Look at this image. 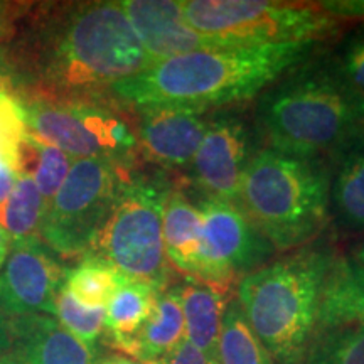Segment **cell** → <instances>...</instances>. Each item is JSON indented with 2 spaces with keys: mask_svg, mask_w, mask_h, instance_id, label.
<instances>
[{
  "mask_svg": "<svg viewBox=\"0 0 364 364\" xmlns=\"http://www.w3.org/2000/svg\"><path fill=\"white\" fill-rule=\"evenodd\" d=\"M26 34L6 58L21 81L19 100L110 98L122 81L154 65L120 2L36 7Z\"/></svg>",
  "mask_w": 364,
  "mask_h": 364,
  "instance_id": "cell-1",
  "label": "cell"
},
{
  "mask_svg": "<svg viewBox=\"0 0 364 364\" xmlns=\"http://www.w3.org/2000/svg\"><path fill=\"white\" fill-rule=\"evenodd\" d=\"M318 51L317 43L218 46L156 63L113 86L110 98L132 112L174 105L206 112L257 97Z\"/></svg>",
  "mask_w": 364,
  "mask_h": 364,
  "instance_id": "cell-2",
  "label": "cell"
},
{
  "mask_svg": "<svg viewBox=\"0 0 364 364\" xmlns=\"http://www.w3.org/2000/svg\"><path fill=\"white\" fill-rule=\"evenodd\" d=\"M364 130V100L329 59H307L260 95L255 132L263 147L324 159Z\"/></svg>",
  "mask_w": 364,
  "mask_h": 364,
  "instance_id": "cell-3",
  "label": "cell"
},
{
  "mask_svg": "<svg viewBox=\"0 0 364 364\" xmlns=\"http://www.w3.org/2000/svg\"><path fill=\"white\" fill-rule=\"evenodd\" d=\"M334 255L329 245H307L240 280L236 300L273 364H304Z\"/></svg>",
  "mask_w": 364,
  "mask_h": 364,
  "instance_id": "cell-4",
  "label": "cell"
},
{
  "mask_svg": "<svg viewBox=\"0 0 364 364\" xmlns=\"http://www.w3.org/2000/svg\"><path fill=\"white\" fill-rule=\"evenodd\" d=\"M238 206L273 248L307 247L331 218L329 162L258 149L241 179Z\"/></svg>",
  "mask_w": 364,
  "mask_h": 364,
  "instance_id": "cell-5",
  "label": "cell"
},
{
  "mask_svg": "<svg viewBox=\"0 0 364 364\" xmlns=\"http://www.w3.org/2000/svg\"><path fill=\"white\" fill-rule=\"evenodd\" d=\"M171 188L161 176H135L127 167L88 255L107 262L127 280L167 289L171 272L164 252L162 216Z\"/></svg>",
  "mask_w": 364,
  "mask_h": 364,
  "instance_id": "cell-6",
  "label": "cell"
},
{
  "mask_svg": "<svg viewBox=\"0 0 364 364\" xmlns=\"http://www.w3.org/2000/svg\"><path fill=\"white\" fill-rule=\"evenodd\" d=\"M184 19L220 46L317 43L341 34L344 21L318 4L263 0H188Z\"/></svg>",
  "mask_w": 364,
  "mask_h": 364,
  "instance_id": "cell-7",
  "label": "cell"
},
{
  "mask_svg": "<svg viewBox=\"0 0 364 364\" xmlns=\"http://www.w3.org/2000/svg\"><path fill=\"white\" fill-rule=\"evenodd\" d=\"M27 134L78 159L107 157L130 164L136 149L132 129L113 98H41L21 100Z\"/></svg>",
  "mask_w": 364,
  "mask_h": 364,
  "instance_id": "cell-8",
  "label": "cell"
},
{
  "mask_svg": "<svg viewBox=\"0 0 364 364\" xmlns=\"http://www.w3.org/2000/svg\"><path fill=\"white\" fill-rule=\"evenodd\" d=\"M130 164L107 157L73 161L65 182L46 209L41 240L63 258L86 257L107 221Z\"/></svg>",
  "mask_w": 364,
  "mask_h": 364,
  "instance_id": "cell-9",
  "label": "cell"
},
{
  "mask_svg": "<svg viewBox=\"0 0 364 364\" xmlns=\"http://www.w3.org/2000/svg\"><path fill=\"white\" fill-rule=\"evenodd\" d=\"M203 258L198 284L230 292L235 280L265 263L273 247L236 203L199 198Z\"/></svg>",
  "mask_w": 364,
  "mask_h": 364,
  "instance_id": "cell-10",
  "label": "cell"
},
{
  "mask_svg": "<svg viewBox=\"0 0 364 364\" xmlns=\"http://www.w3.org/2000/svg\"><path fill=\"white\" fill-rule=\"evenodd\" d=\"M257 132L247 118L235 112L208 117L198 152L191 162V181L201 198L223 199L238 204L241 179L257 152Z\"/></svg>",
  "mask_w": 364,
  "mask_h": 364,
  "instance_id": "cell-11",
  "label": "cell"
},
{
  "mask_svg": "<svg viewBox=\"0 0 364 364\" xmlns=\"http://www.w3.org/2000/svg\"><path fill=\"white\" fill-rule=\"evenodd\" d=\"M65 275V268L41 240L12 245L0 267V314L6 318L31 314L54 316V302Z\"/></svg>",
  "mask_w": 364,
  "mask_h": 364,
  "instance_id": "cell-12",
  "label": "cell"
},
{
  "mask_svg": "<svg viewBox=\"0 0 364 364\" xmlns=\"http://www.w3.org/2000/svg\"><path fill=\"white\" fill-rule=\"evenodd\" d=\"M140 152L162 169L182 171L191 166L208 127L206 112L174 105L134 110Z\"/></svg>",
  "mask_w": 364,
  "mask_h": 364,
  "instance_id": "cell-13",
  "label": "cell"
},
{
  "mask_svg": "<svg viewBox=\"0 0 364 364\" xmlns=\"http://www.w3.org/2000/svg\"><path fill=\"white\" fill-rule=\"evenodd\" d=\"M7 341L0 364H97L93 349L66 331L53 316L6 318Z\"/></svg>",
  "mask_w": 364,
  "mask_h": 364,
  "instance_id": "cell-14",
  "label": "cell"
},
{
  "mask_svg": "<svg viewBox=\"0 0 364 364\" xmlns=\"http://www.w3.org/2000/svg\"><path fill=\"white\" fill-rule=\"evenodd\" d=\"M120 6L154 65L181 54L220 46L186 22L182 2L122 0Z\"/></svg>",
  "mask_w": 364,
  "mask_h": 364,
  "instance_id": "cell-15",
  "label": "cell"
},
{
  "mask_svg": "<svg viewBox=\"0 0 364 364\" xmlns=\"http://www.w3.org/2000/svg\"><path fill=\"white\" fill-rule=\"evenodd\" d=\"M164 252L177 272L198 280L203 258V220L181 188H171L162 216Z\"/></svg>",
  "mask_w": 364,
  "mask_h": 364,
  "instance_id": "cell-16",
  "label": "cell"
},
{
  "mask_svg": "<svg viewBox=\"0 0 364 364\" xmlns=\"http://www.w3.org/2000/svg\"><path fill=\"white\" fill-rule=\"evenodd\" d=\"M331 211L341 228L364 233V130L331 156Z\"/></svg>",
  "mask_w": 364,
  "mask_h": 364,
  "instance_id": "cell-17",
  "label": "cell"
},
{
  "mask_svg": "<svg viewBox=\"0 0 364 364\" xmlns=\"http://www.w3.org/2000/svg\"><path fill=\"white\" fill-rule=\"evenodd\" d=\"M184 339L181 285L167 287L159 294L152 316L132 341L125 356L142 364H154L176 351Z\"/></svg>",
  "mask_w": 364,
  "mask_h": 364,
  "instance_id": "cell-18",
  "label": "cell"
},
{
  "mask_svg": "<svg viewBox=\"0 0 364 364\" xmlns=\"http://www.w3.org/2000/svg\"><path fill=\"white\" fill-rule=\"evenodd\" d=\"M162 290L142 282L127 280L105 307V334L117 351H129L132 341L152 316Z\"/></svg>",
  "mask_w": 364,
  "mask_h": 364,
  "instance_id": "cell-19",
  "label": "cell"
},
{
  "mask_svg": "<svg viewBox=\"0 0 364 364\" xmlns=\"http://www.w3.org/2000/svg\"><path fill=\"white\" fill-rule=\"evenodd\" d=\"M182 312H184L186 341L199 351L218 358V341L223 326V317L231 299L230 292L198 284L181 285Z\"/></svg>",
  "mask_w": 364,
  "mask_h": 364,
  "instance_id": "cell-20",
  "label": "cell"
},
{
  "mask_svg": "<svg viewBox=\"0 0 364 364\" xmlns=\"http://www.w3.org/2000/svg\"><path fill=\"white\" fill-rule=\"evenodd\" d=\"M46 209L48 204L41 196L34 177L29 174L17 176L16 188L0 216L4 230L11 240V247L39 240Z\"/></svg>",
  "mask_w": 364,
  "mask_h": 364,
  "instance_id": "cell-21",
  "label": "cell"
},
{
  "mask_svg": "<svg viewBox=\"0 0 364 364\" xmlns=\"http://www.w3.org/2000/svg\"><path fill=\"white\" fill-rule=\"evenodd\" d=\"M304 364H364V318L314 327Z\"/></svg>",
  "mask_w": 364,
  "mask_h": 364,
  "instance_id": "cell-22",
  "label": "cell"
},
{
  "mask_svg": "<svg viewBox=\"0 0 364 364\" xmlns=\"http://www.w3.org/2000/svg\"><path fill=\"white\" fill-rule=\"evenodd\" d=\"M125 282L127 279L107 262L86 255L75 268L66 270L63 285L81 306L105 309Z\"/></svg>",
  "mask_w": 364,
  "mask_h": 364,
  "instance_id": "cell-23",
  "label": "cell"
},
{
  "mask_svg": "<svg viewBox=\"0 0 364 364\" xmlns=\"http://www.w3.org/2000/svg\"><path fill=\"white\" fill-rule=\"evenodd\" d=\"M71 166L73 159L65 152L53 145L43 144L33 135H26L19 154L17 174H29L34 177L36 186L46 204L51 203L54 194L65 182Z\"/></svg>",
  "mask_w": 364,
  "mask_h": 364,
  "instance_id": "cell-24",
  "label": "cell"
},
{
  "mask_svg": "<svg viewBox=\"0 0 364 364\" xmlns=\"http://www.w3.org/2000/svg\"><path fill=\"white\" fill-rule=\"evenodd\" d=\"M220 364H273L270 354L255 336L238 300L228 306L218 341Z\"/></svg>",
  "mask_w": 364,
  "mask_h": 364,
  "instance_id": "cell-25",
  "label": "cell"
},
{
  "mask_svg": "<svg viewBox=\"0 0 364 364\" xmlns=\"http://www.w3.org/2000/svg\"><path fill=\"white\" fill-rule=\"evenodd\" d=\"M54 316L66 331L95 351V346L105 332V309L81 306L63 285L54 302Z\"/></svg>",
  "mask_w": 364,
  "mask_h": 364,
  "instance_id": "cell-26",
  "label": "cell"
},
{
  "mask_svg": "<svg viewBox=\"0 0 364 364\" xmlns=\"http://www.w3.org/2000/svg\"><path fill=\"white\" fill-rule=\"evenodd\" d=\"M27 135L26 113L21 100L0 95V162L19 171V154Z\"/></svg>",
  "mask_w": 364,
  "mask_h": 364,
  "instance_id": "cell-27",
  "label": "cell"
},
{
  "mask_svg": "<svg viewBox=\"0 0 364 364\" xmlns=\"http://www.w3.org/2000/svg\"><path fill=\"white\" fill-rule=\"evenodd\" d=\"M327 59L339 78L364 100V26L346 36Z\"/></svg>",
  "mask_w": 364,
  "mask_h": 364,
  "instance_id": "cell-28",
  "label": "cell"
},
{
  "mask_svg": "<svg viewBox=\"0 0 364 364\" xmlns=\"http://www.w3.org/2000/svg\"><path fill=\"white\" fill-rule=\"evenodd\" d=\"M27 4L0 2V51L12 43L17 33V24L27 16Z\"/></svg>",
  "mask_w": 364,
  "mask_h": 364,
  "instance_id": "cell-29",
  "label": "cell"
},
{
  "mask_svg": "<svg viewBox=\"0 0 364 364\" xmlns=\"http://www.w3.org/2000/svg\"><path fill=\"white\" fill-rule=\"evenodd\" d=\"M154 364H220V359L199 351L196 346L184 339L177 346L176 351H172L169 356H166Z\"/></svg>",
  "mask_w": 364,
  "mask_h": 364,
  "instance_id": "cell-30",
  "label": "cell"
},
{
  "mask_svg": "<svg viewBox=\"0 0 364 364\" xmlns=\"http://www.w3.org/2000/svg\"><path fill=\"white\" fill-rule=\"evenodd\" d=\"M318 6L341 21H363L364 22V0H329L318 2Z\"/></svg>",
  "mask_w": 364,
  "mask_h": 364,
  "instance_id": "cell-31",
  "label": "cell"
},
{
  "mask_svg": "<svg viewBox=\"0 0 364 364\" xmlns=\"http://www.w3.org/2000/svg\"><path fill=\"white\" fill-rule=\"evenodd\" d=\"M21 81L17 73L14 71L11 63L6 58V49L0 51V95H11V97H19Z\"/></svg>",
  "mask_w": 364,
  "mask_h": 364,
  "instance_id": "cell-32",
  "label": "cell"
},
{
  "mask_svg": "<svg viewBox=\"0 0 364 364\" xmlns=\"http://www.w3.org/2000/svg\"><path fill=\"white\" fill-rule=\"evenodd\" d=\"M17 176L19 174L16 171L0 162V216H2L4 208H6L14 188H16Z\"/></svg>",
  "mask_w": 364,
  "mask_h": 364,
  "instance_id": "cell-33",
  "label": "cell"
},
{
  "mask_svg": "<svg viewBox=\"0 0 364 364\" xmlns=\"http://www.w3.org/2000/svg\"><path fill=\"white\" fill-rule=\"evenodd\" d=\"M9 252H11V240H9L7 231L4 230L2 223H0V267L6 262Z\"/></svg>",
  "mask_w": 364,
  "mask_h": 364,
  "instance_id": "cell-34",
  "label": "cell"
},
{
  "mask_svg": "<svg viewBox=\"0 0 364 364\" xmlns=\"http://www.w3.org/2000/svg\"><path fill=\"white\" fill-rule=\"evenodd\" d=\"M97 364H142V363L135 361V359H132L129 356H124V354H113V356H107Z\"/></svg>",
  "mask_w": 364,
  "mask_h": 364,
  "instance_id": "cell-35",
  "label": "cell"
},
{
  "mask_svg": "<svg viewBox=\"0 0 364 364\" xmlns=\"http://www.w3.org/2000/svg\"><path fill=\"white\" fill-rule=\"evenodd\" d=\"M349 257H351L353 260L356 262L359 267L364 268V241H363L361 245H358V247L354 248V252L349 255Z\"/></svg>",
  "mask_w": 364,
  "mask_h": 364,
  "instance_id": "cell-36",
  "label": "cell"
},
{
  "mask_svg": "<svg viewBox=\"0 0 364 364\" xmlns=\"http://www.w3.org/2000/svg\"><path fill=\"white\" fill-rule=\"evenodd\" d=\"M7 341V329H6V317L0 314V353L4 351V346Z\"/></svg>",
  "mask_w": 364,
  "mask_h": 364,
  "instance_id": "cell-37",
  "label": "cell"
}]
</instances>
